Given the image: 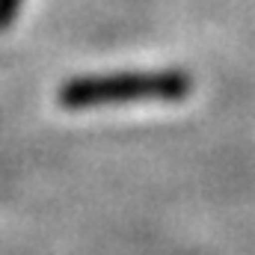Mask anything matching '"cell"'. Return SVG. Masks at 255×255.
Segmentation results:
<instances>
[{"label":"cell","instance_id":"6da1fadb","mask_svg":"<svg viewBox=\"0 0 255 255\" xmlns=\"http://www.w3.org/2000/svg\"><path fill=\"white\" fill-rule=\"evenodd\" d=\"M190 92L184 74H107V77H80L60 89L63 107H98L122 101H178Z\"/></svg>","mask_w":255,"mask_h":255},{"label":"cell","instance_id":"7a4b0ae2","mask_svg":"<svg viewBox=\"0 0 255 255\" xmlns=\"http://www.w3.org/2000/svg\"><path fill=\"white\" fill-rule=\"evenodd\" d=\"M18 6H21V0H0V30H6L12 24Z\"/></svg>","mask_w":255,"mask_h":255}]
</instances>
